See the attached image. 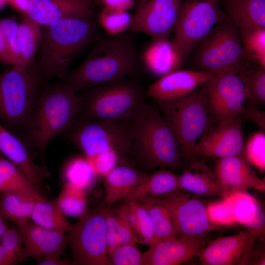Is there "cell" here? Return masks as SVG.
Listing matches in <instances>:
<instances>
[{
	"instance_id": "1",
	"label": "cell",
	"mask_w": 265,
	"mask_h": 265,
	"mask_svg": "<svg viewBox=\"0 0 265 265\" xmlns=\"http://www.w3.org/2000/svg\"><path fill=\"white\" fill-rule=\"evenodd\" d=\"M133 32L110 35L96 40L85 60L64 78L66 83L77 92L118 79L136 75L140 67Z\"/></svg>"
},
{
	"instance_id": "2",
	"label": "cell",
	"mask_w": 265,
	"mask_h": 265,
	"mask_svg": "<svg viewBox=\"0 0 265 265\" xmlns=\"http://www.w3.org/2000/svg\"><path fill=\"white\" fill-rule=\"evenodd\" d=\"M79 109V92L66 83L45 88L20 132L23 142L44 159L52 140L77 117Z\"/></svg>"
},
{
	"instance_id": "3",
	"label": "cell",
	"mask_w": 265,
	"mask_h": 265,
	"mask_svg": "<svg viewBox=\"0 0 265 265\" xmlns=\"http://www.w3.org/2000/svg\"><path fill=\"white\" fill-rule=\"evenodd\" d=\"M98 25L93 17L63 19L44 26L38 69L34 71L40 81L64 78L73 59L96 38Z\"/></svg>"
},
{
	"instance_id": "4",
	"label": "cell",
	"mask_w": 265,
	"mask_h": 265,
	"mask_svg": "<svg viewBox=\"0 0 265 265\" xmlns=\"http://www.w3.org/2000/svg\"><path fill=\"white\" fill-rule=\"evenodd\" d=\"M132 77L111 80L79 93L77 117L130 123L146 104V91Z\"/></svg>"
},
{
	"instance_id": "5",
	"label": "cell",
	"mask_w": 265,
	"mask_h": 265,
	"mask_svg": "<svg viewBox=\"0 0 265 265\" xmlns=\"http://www.w3.org/2000/svg\"><path fill=\"white\" fill-rule=\"evenodd\" d=\"M129 124L130 153L151 167H180L182 158L178 142L157 106L146 104Z\"/></svg>"
},
{
	"instance_id": "6",
	"label": "cell",
	"mask_w": 265,
	"mask_h": 265,
	"mask_svg": "<svg viewBox=\"0 0 265 265\" xmlns=\"http://www.w3.org/2000/svg\"><path fill=\"white\" fill-rule=\"evenodd\" d=\"M198 45L195 61L200 71L238 75L250 65L239 31L227 14Z\"/></svg>"
},
{
	"instance_id": "7",
	"label": "cell",
	"mask_w": 265,
	"mask_h": 265,
	"mask_svg": "<svg viewBox=\"0 0 265 265\" xmlns=\"http://www.w3.org/2000/svg\"><path fill=\"white\" fill-rule=\"evenodd\" d=\"M61 134L80 150L86 159L107 154L122 157L131 151L129 123L76 117Z\"/></svg>"
},
{
	"instance_id": "8",
	"label": "cell",
	"mask_w": 265,
	"mask_h": 265,
	"mask_svg": "<svg viewBox=\"0 0 265 265\" xmlns=\"http://www.w3.org/2000/svg\"><path fill=\"white\" fill-rule=\"evenodd\" d=\"M157 103L177 138L181 158H192L194 146L208 130L209 123L203 86L182 97Z\"/></svg>"
},
{
	"instance_id": "9",
	"label": "cell",
	"mask_w": 265,
	"mask_h": 265,
	"mask_svg": "<svg viewBox=\"0 0 265 265\" xmlns=\"http://www.w3.org/2000/svg\"><path fill=\"white\" fill-rule=\"evenodd\" d=\"M41 81L24 65H12L0 75V119L8 130L20 132L40 92Z\"/></svg>"
},
{
	"instance_id": "10",
	"label": "cell",
	"mask_w": 265,
	"mask_h": 265,
	"mask_svg": "<svg viewBox=\"0 0 265 265\" xmlns=\"http://www.w3.org/2000/svg\"><path fill=\"white\" fill-rule=\"evenodd\" d=\"M222 0H185L172 40L184 59L226 16Z\"/></svg>"
},
{
	"instance_id": "11",
	"label": "cell",
	"mask_w": 265,
	"mask_h": 265,
	"mask_svg": "<svg viewBox=\"0 0 265 265\" xmlns=\"http://www.w3.org/2000/svg\"><path fill=\"white\" fill-rule=\"evenodd\" d=\"M106 209L87 211L72 225L67 236L72 252L71 264L106 265L108 264L106 233Z\"/></svg>"
},
{
	"instance_id": "12",
	"label": "cell",
	"mask_w": 265,
	"mask_h": 265,
	"mask_svg": "<svg viewBox=\"0 0 265 265\" xmlns=\"http://www.w3.org/2000/svg\"><path fill=\"white\" fill-rule=\"evenodd\" d=\"M151 198L168 209L178 237L203 238L216 229L209 219L207 207L200 200L185 191L176 189Z\"/></svg>"
},
{
	"instance_id": "13",
	"label": "cell",
	"mask_w": 265,
	"mask_h": 265,
	"mask_svg": "<svg viewBox=\"0 0 265 265\" xmlns=\"http://www.w3.org/2000/svg\"><path fill=\"white\" fill-rule=\"evenodd\" d=\"M184 0H135L129 31L152 39L168 38L174 32Z\"/></svg>"
},
{
	"instance_id": "14",
	"label": "cell",
	"mask_w": 265,
	"mask_h": 265,
	"mask_svg": "<svg viewBox=\"0 0 265 265\" xmlns=\"http://www.w3.org/2000/svg\"><path fill=\"white\" fill-rule=\"evenodd\" d=\"M203 85L209 112L218 123L239 116L246 95L237 74L226 72L213 75Z\"/></svg>"
},
{
	"instance_id": "15",
	"label": "cell",
	"mask_w": 265,
	"mask_h": 265,
	"mask_svg": "<svg viewBox=\"0 0 265 265\" xmlns=\"http://www.w3.org/2000/svg\"><path fill=\"white\" fill-rule=\"evenodd\" d=\"M242 125V120L238 116L219 122L207 130L195 144L193 157H244L245 143Z\"/></svg>"
},
{
	"instance_id": "16",
	"label": "cell",
	"mask_w": 265,
	"mask_h": 265,
	"mask_svg": "<svg viewBox=\"0 0 265 265\" xmlns=\"http://www.w3.org/2000/svg\"><path fill=\"white\" fill-rule=\"evenodd\" d=\"M262 235L246 230L232 236L221 237L208 242L196 256L203 265H236L247 249Z\"/></svg>"
},
{
	"instance_id": "17",
	"label": "cell",
	"mask_w": 265,
	"mask_h": 265,
	"mask_svg": "<svg viewBox=\"0 0 265 265\" xmlns=\"http://www.w3.org/2000/svg\"><path fill=\"white\" fill-rule=\"evenodd\" d=\"M16 225L23 238L25 259L60 258L68 244L65 233L44 228L28 220Z\"/></svg>"
},
{
	"instance_id": "18",
	"label": "cell",
	"mask_w": 265,
	"mask_h": 265,
	"mask_svg": "<svg viewBox=\"0 0 265 265\" xmlns=\"http://www.w3.org/2000/svg\"><path fill=\"white\" fill-rule=\"evenodd\" d=\"M204 238L174 236L149 245L145 265H179L186 263L208 243Z\"/></svg>"
},
{
	"instance_id": "19",
	"label": "cell",
	"mask_w": 265,
	"mask_h": 265,
	"mask_svg": "<svg viewBox=\"0 0 265 265\" xmlns=\"http://www.w3.org/2000/svg\"><path fill=\"white\" fill-rule=\"evenodd\" d=\"M95 5L92 0H32L24 15L45 26L63 19L93 17Z\"/></svg>"
},
{
	"instance_id": "20",
	"label": "cell",
	"mask_w": 265,
	"mask_h": 265,
	"mask_svg": "<svg viewBox=\"0 0 265 265\" xmlns=\"http://www.w3.org/2000/svg\"><path fill=\"white\" fill-rule=\"evenodd\" d=\"M213 74L202 71L177 70L160 77L146 91V96L165 101L184 96L207 82Z\"/></svg>"
},
{
	"instance_id": "21",
	"label": "cell",
	"mask_w": 265,
	"mask_h": 265,
	"mask_svg": "<svg viewBox=\"0 0 265 265\" xmlns=\"http://www.w3.org/2000/svg\"><path fill=\"white\" fill-rule=\"evenodd\" d=\"M214 174L228 195L248 189L265 192V181L259 178L242 156L217 159Z\"/></svg>"
},
{
	"instance_id": "22",
	"label": "cell",
	"mask_w": 265,
	"mask_h": 265,
	"mask_svg": "<svg viewBox=\"0 0 265 265\" xmlns=\"http://www.w3.org/2000/svg\"><path fill=\"white\" fill-rule=\"evenodd\" d=\"M0 153L16 164L40 192L44 179L49 175L47 168L36 164L23 141L0 124Z\"/></svg>"
},
{
	"instance_id": "23",
	"label": "cell",
	"mask_w": 265,
	"mask_h": 265,
	"mask_svg": "<svg viewBox=\"0 0 265 265\" xmlns=\"http://www.w3.org/2000/svg\"><path fill=\"white\" fill-rule=\"evenodd\" d=\"M178 188L201 196L224 198L228 195L215 174L202 160L193 161L178 176Z\"/></svg>"
},
{
	"instance_id": "24",
	"label": "cell",
	"mask_w": 265,
	"mask_h": 265,
	"mask_svg": "<svg viewBox=\"0 0 265 265\" xmlns=\"http://www.w3.org/2000/svg\"><path fill=\"white\" fill-rule=\"evenodd\" d=\"M145 67L160 77L178 70L184 58L168 38L152 39L141 57Z\"/></svg>"
},
{
	"instance_id": "25",
	"label": "cell",
	"mask_w": 265,
	"mask_h": 265,
	"mask_svg": "<svg viewBox=\"0 0 265 265\" xmlns=\"http://www.w3.org/2000/svg\"><path fill=\"white\" fill-rule=\"evenodd\" d=\"M240 35L265 28V0H222Z\"/></svg>"
},
{
	"instance_id": "26",
	"label": "cell",
	"mask_w": 265,
	"mask_h": 265,
	"mask_svg": "<svg viewBox=\"0 0 265 265\" xmlns=\"http://www.w3.org/2000/svg\"><path fill=\"white\" fill-rule=\"evenodd\" d=\"M229 203L236 223L262 235L265 233V213L258 201L247 191H235L224 197Z\"/></svg>"
},
{
	"instance_id": "27",
	"label": "cell",
	"mask_w": 265,
	"mask_h": 265,
	"mask_svg": "<svg viewBox=\"0 0 265 265\" xmlns=\"http://www.w3.org/2000/svg\"><path fill=\"white\" fill-rule=\"evenodd\" d=\"M148 176L126 165H117L114 167L104 176L105 205L109 208L119 199H123Z\"/></svg>"
},
{
	"instance_id": "28",
	"label": "cell",
	"mask_w": 265,
	"mask_h": 265,
	"mask_svg": "<svg viewBox=\"0 0 265 265\" xmlns=\"http://www.w3.org/2000/svg\"><path fill=\"white\" fill-rule=\"evenodd\" d=\"M3 192L15 193L33 201L45 200L16 164L0 156V193Z\"/></svg>"
},
{
	"instance_id": "29",
	"label": "cell",
	"mask_w": 265,
	"mask_h": 265,
	"mask_svg": "<svg viewBox=\"0 0 265 265\" xmlns=\"http://www.w3.org/2000/svg\"><path fill=\"white\" fill-rule=\"evenodd\" d=\"M178 188V176L162 168L148 175L142 183L135 186L123 199L125 202L140 201L148 198L162 196Z\"/></svg>"
},
{
	"instance_id": "30",
	"label": "cell",
	"mask_w": 265,
	"mask_h": 265,
	"mask_svg": "<svg viewBox=\"0 0 265 265\" xmlns=\"http://www.w3.org/2000/svg\"><path fill=\"white\" fill-rule=\"evenodd\" d=\"M30 218L44 228L62 233L69 232L72 227L56 202L45 200L36 202Z\"/></svg>"
},
{
	"instance_id": "31",
	"label": "cell",
	"mask_w": 265,
	"mask_h": 265,
	"mask_svg": "<svg viewBox=\"0 0 265 265\" xmlns=\"http://www.w3.org/2000/svg\"><path fill=\"white\" fill-rule=\"evenodd\" d=\"M139 202L148 212L151 220L154 238L151 244L159 240L177 236L171 215L164 205L151 198H145Z\"/></svg>"
},
{
	"instance_id": "32",
	"label": "cell",
	"mask_w": 265,
	"mask_h": 265,
	"mask_svg": "<svg viewBox=\"0 0 265 265\" xmlns=\"http://www.w3.org/2000/svg\"><path fill=\"white\" fill-rule=\"evenodd\" d=\"M40 25L26 15L18 24V39L24 65L30 68L37 48L40 44L41 30Z\"/></svg>"
},
{
	"instance_id": "33",
	"label": "cell",
	"mask_w": 265,
	"mask_h": 265,
	"mask_svg": "<svg viewBox=\"0 0 265 265\" xmlns=\"http://www.w3.org/2000/svg\"><path fill=\"white\" fill-rule=\"evenodd\" d=\"M62 174L65 183L86 191L93 186L97 177L86 159L80 156L68 161L64 166Z\"/></svg>"
},
{
	"instance_id": "34",
	"label": "cell",
	"mask_w": 265,
	"mask_h": 265,
	"mask_svg": "<svg viewBox=\"0 0 265 265\" xmlns=\"http://www.w3.org/2000/svg\"><path fill=\"white\" fill-rule=\"evenodd\" d=\"M37 201L24 198L11 192L1 193L0 211L5 219L17 224L30 218Z\"/></svg>"
},
{
	"instance_id": "35",
	"label": "cell",
	"mask_w": 265,
	"mask_h": 265,
	"mask_svg": "<svg viewBox=\"0 0 265 265\" xmlns=\"http://www.w3.org/2000/svg\"><path fill=\"white\" fill-rule=\"evenodd\" d=\"M245 91L246 98L257 105L265 103V69L258 65H250L238 74Z\"/></svg>"
},
{
	"instance_id": "36",
	"label": "cell",
	"mask_w": 265,
	"mask_h": 265,
	"mask_svg": "<svg viewBox=\"0 0 265 265\" xmlns=\"http://www.w3.org/2000/svg\"><path fill=\"white\" fill-rule=\"evenodd\" d=\"M56 202L66 216L80 217L87 211L86 190L65 183Z\"/></svg>"
},
{
	"instance_id": "37",
	"label": "cell",
	"mask_w": 265,
	"mask_h": 265,
	"mask_svg": "<svg viewBox=\"0 0 265 265\" xmlns=\"http://www.w3.org/2000/svg\"><path fill=\"white\" fill-rule=\"evenodd\" d=\"M97 19L105 34L116 35L129 31L132 15L128 11L101 8Z\"/></svg>"
},
{
	"instance_id": "38",
	"label": "cell",
	"mask_w": 265,
	"mask_h": 265,
	"mask_svg": "<svg viewBox=\"0 0 265 265\" xmlns=\"http://www.w3.org/2000/svg\"><path fill=\"white\" fill-rule=\"evenodd\" d=\"M128 217L134 233L142 238V243L150 245L153 241V227L149 214L138 201L126 202Z\"/></svg>"
},
{
	"instance_id": "39",
	"label": "cell",
	"mask_w": 265,
	"mask_h": 265,
	"mask_svg": "<svg viewBox=\"0 0 265 265\" xmlns=\"http://www.w3.org/2000/svg\"><path fill=\"white\" fill-rule=\"evenodd\" d=\"M265 132L252 133L245 144L244 158L247 162L263 173L265 170Z\"/></svg>"
},
{
	"instance_id": "40",
	"label": "cell",
	"mask_w": 265,
	"mask_h": 265,
	"mask_svg": "<svg viewBox=\"0 0 265 265\" xmlns=\"http://www.w3.org/2000/svg\"><path fill=\"white\" fill-rule=\"evenodd\" d=\"M240 37L249 58L265 69V28L250 32Z\"/></svg>"
},
{
	"instance_id": "41",
	"label": "cell",
	"mask_w": 265,
	"mask_h": 265,
	"mask_svg": "<svg viewBox=\"0 0 265 265\" xmlns=\"http://www.w3.org/2000/svg\"><path fill=\"white\" fill-rule=\"evenodd\" d=\"M111 265H145V257L136 244H121L108 255Z\"/></svg>"
},
{
	"instance_id": "42",
	"label": "cell",
	"mask_w": 265,
	"mask_h": 265,
	"mask_svg": "<svg viewBox=\"0 0 265 265\" xmlns=\"http://www.w3.org/2000/svg\"><path fill=\"white\" fill-rule=\"evenodd\" d=\"M0 24L12 60V65H24L18 39V24L14 19H0Z\"/></svg>"
},
{
	"instance_id": "43",
	"label": "cell",
	"mask_w": 265,
	"mask_h": 265,
	"mask_svg": "<svg viewBox=\"0 0 265 265\" xmlns=\"http://www.w3.org/2000/svg\"><path fill=\"white\" fill-rule=\"evenodd\" d=\"M1 239L2 246L16 264L25 260L23 238L17 226L8 228Z\"/></svg>"
},
{
	"instance_id": "44",
	"label": "cell",
	"mask_w": 265,
	"mask_h": 265,
	"mask_svg": "<svg viewBox=\"0 0 265 265\" xmlns=\"http://www.w3.org/2000/svg\"><path fill=\"white\" fill-rule=\"evenodd\" d=\"M210 221L214 225L230 226L236 224L231 206L225 198L207 207Z\"/></svg>"
},
{
	"instance_id": "45",
	"label": "cell",
	"mask_w": 265,
	"mask_h": 265,
	"mask_svg": "<svg viewBox=\"0 0 265 265\" xmlns=\"http://www.w3.org/2000/svg\"><path fill=\"white\" fill-rule=\"evenodd\" d=\"M115 213L120 245L142 243L135 236L129 219L127 203L117 209Z\"/></svg>"
},
{
	"instance_id": "46",
	"label": "cell",
	"mask_w": 265,
	"mask_h": 265,
	"mask_svg": "<svg viewBox=\"0 0 265 265\" xmlns=\"http://www.w3.org/2000/svg\"><path fill=\"white\" fill-rule=\"evenodd\" d=\"M120 157L115 154H107L86 160L97 176H104L117 165Z\"/></svg>"
},
{
	"instance_id": "47",
	"label": "cell",
	"mask_w": 265,
	"mask_h": 265,
	"mask_svg": "<svg viewBox=\"0 0 265 265\" xmlns=\"http://www.w3.org/2000/svg\"><path fill=\"white\" fill-rule=\"evenodd\" d=\"M106 233L108 255L120 243L115 213H112L107 207L106 209Z\"/></svg>"
},
{
	"instance_id": "48",
	"label": "cell",
	"mask_w": 265,
	"mask_h": 265,
	"mask_svg": "<svg viewBox=\"0 0 265 265\" xmlns=\"http://www.w3.org/2000/svg\"><path fill=\"white\" fill-rule=\"evenodd\" d=\"M239 115L254 123L260 131L265 132V112L254 106H243Z\"/></svg>"
},
{
	"instance_id": "49",
	"label": "cell",
	"mask_w": 265,
	"mask_h": 265,
	"mask_svg": "<svg viewBox=\"0 0 265 265\" xmlns=\"http://www.w3.org/2000/svg\"><path fill=\"white\" fill-rule=\"evenodd\" d=\"M101 8H109L129 11L133 8L135 0H92Z\"/></svg>"
},
{
	"instance_id": "50",
	"label": "cell",
	"mask_w": 265,
	"mask_h": 265,
	"mask_svg": "<svg viewBox=\"0 0 265 265\" xmlns=\"http://www.w3.org/2000/svg\"><path fill=\"white\" fill-rule=\"evenodd\" d=\"M0 62L12 65V60L7 47L5 37L0 24Z\"/></svg>"
},
{
	"instance_id": "51",
	"label": "cell",
	"mask_w": 265,
	"mask_h": 265,
	"mask_svg": "<svg viewBox=\"0 0 265 265\" xmlns=\"http://www.w3.org/2000/svg\"><path fill=\"white\" fill-rule=\"evenodd\" d=\"M32 0H8V4L15 9L26 14L29 4Z\"/></svg>"
},
{
	"instance_id": "52",
	"label": "cell",
	"mask_w": 265,
	"mask_h": 265,
	"mask_svg": "<svg viewBox=\"0 0 265 265\" xmlns=\"http://www.w3.org/2000/svg\"><path fill=\"white\" fill-rule=\"evenodd\" d=\"M16 264L14 260L0 243V265H13Z\"/></svg>"
},
{
	"instance_id": "53",
	"label": "cell",
	"mask_w": 265,
	"mask_h": 265,
	"mask_svg": "<svg viewBox=\"0 0 265 265\" xmlns=\"http://www.w3.org/2000/svg\"><path fill=\"white\" fill-rule=\"evenodd\" d=\"M40 265H67L71 264L67 260H61L60 258H46L38 263Z\"/></svg>"
},
{
	"instance_id": "54",
	"label": "cell",
	"mask_w": 265,
	"mask_h": 265,
	"mask_svg": "<svg viewBox=\"0 0 265 265\" xmlns=\"http://www.w3.org/2000/svg\"><path fill=\"white\" fill-rule=\"evenodd\" d=\"M4 219L5 218L0 211V238L8 228L5 223Z\"/></svg>"
},
{
	"instance_id": "55",
	"label": "cell",
	"mask_w": 265,
	"mask_h": 265,
	"mask_svg": "<svg viewBox=\"0 0 265 265\" xmlns=\"http://www.w3.org/2000/svg\"><path fill=\"white\" fill-rule=\"evenodd\" d=\"M7 4H8V0H0V10Z\"/></svg>"
}]
</instances>
